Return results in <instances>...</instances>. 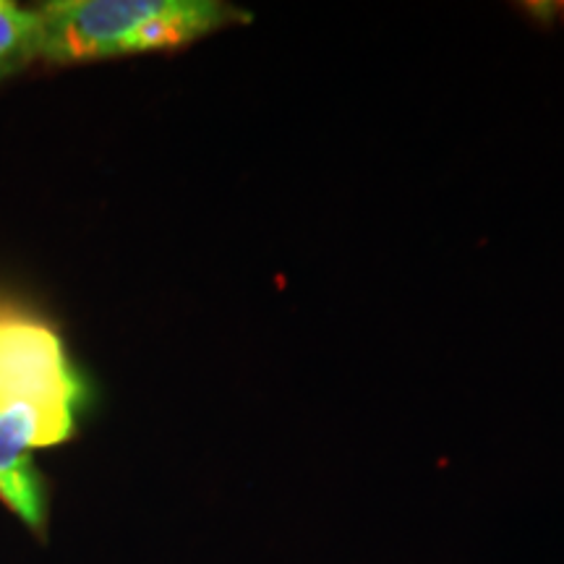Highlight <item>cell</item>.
<instances>
[{
    "instance_id": "3",
    "label": "cell",
    "mask_w": 564,
    "mask_h": 564,
    "mask_svg": "<svg viewBox=\"0 0 564 564\" xmlns=\"http://www.w3.org/2000/svg\"><path fill=\"white\" fill-rule=\"evenodd\" d=\"M74 421L32 405L0 408V502L34 535L47 533V486L34 465V449L70 440Z\"/></svg>"
},
{
    "instance_id": "4",
    "label": "cell",
    "mask_w": 564,
    "mask_h": 564,
    "mask_svg": "<svg viewBox=\"0 0 564 564\" xmlns=\"http://www.w3.org/2000/svg\"><path fill=\"white\" fill-rule=\"evenodd\" d=\"M42 40L45 21L40 11H26L0 0V82L42 58Z\"/></svg>"
},
{
    "instance_id": "2",
    "label": "cell",
    "mask_w": 564,
    "mask_h": 564,
    "mask_svg": "<svg viewBox=\"0 0 564 564\" xmlns=\"http://www.w3.org/2000/svg\"><path fill=\"white\" fill-rule=\"evenodd\" d=\"M84 398L79 373L47 322L0 295V408L32 405L74 421Z\"/></svg>"
},
{
    "instance_id": "1",
    "label": "cell",
    "mask_w": 564,
    "mask_h": 564,
    "mask_svg": "<svg viewBox=\"0 0 564 564\" xmlns=\"http://www.w3.org/2000/svg\"><path fill=\"white\" fill-rule=\"evenodd\" d=\"M40 13L45 21L42 58L58 66L178 51L249 21V13L217 0H55Z\"/></svg>"
}]
</instances>
